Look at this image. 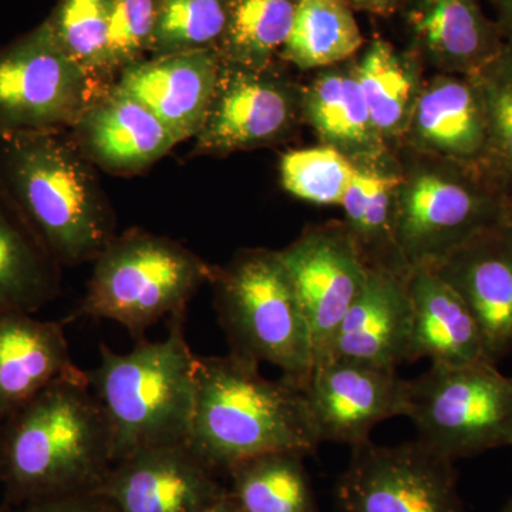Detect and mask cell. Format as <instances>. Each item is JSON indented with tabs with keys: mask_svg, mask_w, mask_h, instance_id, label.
Masks as SVG:
<instances>
[{
	"mask_svg": "<svg viewBox=\"0 0 512 512\" xmlns=\"http://www.w3.org/2000/svg\"><path fill=\"white\" fill-rule=\"evenodd\" d=\"M0 508L96 493L116 463L114 431L87 372L64 377L3 420Z\"/></svg>",
	"mask_w": 512,
	"mask_h": 512,
	"instance_id": "obj_1",
	"label": "cell"
},
{
	"mask_svg": "<svg viewBox=\"0 0 512 512\" xmlns=\"http://www.w3.org/2000/svg\"><path fill=\"white\" fill-rule=\"evenodd\" d=\"M0 195L62 268L93 264L119 235L96 167L67 131L0 134Z\"/></svg>",
	"mask_w": 512,
	"mask_h": 512,
	"instance_id": "obj_2",
	"label": "cell"
},
{
	"mask_svg": "<svg viewBox=\"0 0 512 512\" xmlns=\"http://www.w3.org/2000/svg\"><path fill=\"white\" fill-rule=\"evenodd\" d=\"M188 444L220 473L278 450L315 453L318 434L301 387L269 380L258 363L227 353L198 356Z\"/></svg>",
	"mask_w": 512,
	"mask_h": 512,
	"instance_id": "obj_3",
	"label": "cell"
},
{
	"mask_svg": "<svg viewBox=\"0 0 512 512\" xmlns=\"http://www.w3.org/2000/svg\"><path fill=\"white\" fill-rule=\"evenodd\" d=\"M185 316L170 320L163 340H141L119 353L100 343L87 372L114 431L116 461L144 448L188 443L197 390L198 356L185 338Z\"/></svg>",
	"mask_w": 512,
	"mask_h": 512,
	"instance_id": "obj_4",
	"label": "cell"
},
{
	"mask_svg": "<svg viewBox=\"0 0 512 512\" xmlns=\"http://www.w3.org/2000/svg\"><path fill=\"white\" fill-rule=\"evenodd\" d=\"M396 153V241L409 272L436 268L471 238L510 217V194L481 165L406 147Z\"/></svg>",
	"mask_w": 512,
	"mask_h": 512,
	"instance_id": "obj_5",
	"label": "cell"
},
{
	"mask_svg": "<svg viewBox=\"0 0 512 512\" xmlns=\"http://www.w3.org/2000/svg\"><path fill=\"white\" fill-rule=\"evenodd\" d=\"M210 285L229 353L278 367L303 390L315 365L312 333L278 251L242 249Z\"/></svg>",
	"mask_w": 512,
	"mask_h": 512,
	"instance_id": "obj_6",
	"label": "cell"
},
{
	"mask_svg": "<svg viewBox=\"0 0 512 512\" xmlns=\"http://www.w3.org/2000/svg\"><path fill=\"white\" fill-rule=\"evenodd\" d=\"M215 268L174 239L130 229L93 262V274L73 318L106 319L136 342L151 326L187 313Z\"/></svg>",
	"mask_w": 512,
	"mask_h": 512,
	"instance_id": "obj_7",
	"label": "cell"
},
{
	"mask_svg": "<svg viewBox=\"0 0 512 512\" xmlns=\"http://www.w3.org/2000/svg\"><path fill=\"white\" fill-rule=\"evenodd\" d=\"M403 416L416 426L417 440L454 463L512 446V376L488 360L431 365L406 380Z\"/></svg>",
	"mask_w": 512,
	"mask_h": 512,
	"instance_id": "obj_8",
	"label": "cell"
},
{
	"mask_svg": "<svg viewBox=\"0 0 512 512\" xmlns=\"http://www.w3.org/2000/svg\"><path fill=\"white\" fill-rule=\"evenodd\" d=\"M113 84L67 56L45 20L0 49V134L67 131Z\"/></svg>",
	"mask_w": 512,
	"mask_h": 512,
	"instance_id": "obj_9",
	"label": "cell"
},
{
	"mask_svg": "<svg viewBox=\"0 0 512 512\" xmlns=\"http://www.w3.org/2000/svg\"><path fill=\"white\" fill-rule=\"evenodd\" d=\"M335 497L340 512H466L454 461L420 440L352 447Z\"/></svg>",
	"mask_w": 512,
	"mask_h": 512,
	"instance_id": "obj_10",
	"label": "cell"
},
{
	"mask_svg": "<svg viewBox=\"0 0 512 512\" xmlns=\"http://www.w3.org/2000/svg\"><path fill=\"white\" fill-rule=\"evenodd\" d=\"M303 123V86L278 63L245 67L221 60L194 156H228L282 143Z\"/></svg>",
	"mask_w": 512,
	"mask_h": 512,
	"instance_id": "obj_11",
	"label": "cell"
},
{
	"mask_svg": "<svg viewBox=\"0 0 512 512\" xmlns=\"http://www.w3.org/2000/svg\"><path fill=\"white\" fill-rule=\"evenodd\" d=\"M278 254L308 319L318 365L328 356L340 322L362 291L369 266L343 222L308 227Z\"/></svg>",
	"mask_w": 512,
	"mask_h": 512,
	"instance_id": "obj_12",
	"label": "cell"
},
{
	"mask_svg": "<svg viewBox=\"0 0 512 512\" xmlns=\"http://www.w3.org/2000/svg\"><path fill=\"white\" fill-rule=\"evenodd\" d=\"M303 392L320 444L356 447L377 424L403 416L406 380L397 370L330 359L313 366Z\"/></svg>",
	"mask_w": 512,
	"mask_h": 512,
	"instance_id": "obj_13",
	"label": "cell"
},
{
	"mask_svg": "<svg viewBox=\"0 0 512 512\" xmlns=\"http://www.w3.org/2000/svg\"><path fill=\"white\" fill-rule=\"evenodd\" d=\"M220 474L188 443L144 448L116 461L97 493L120 512H202L229 494Z\"/></svg>",
	"mask_w": 512,
	"mask_h": 512,
	"instance_id": "obj_14",
	"label": "cell"
},
{
	"mask_svg": "<svg viewBox=\"0 0 512 512\" xmlns=\"http://www.w3.org/2000/svg\"><path fill=\"white\" fill-rule=\"evenodd\" d=\"M461 296L497 365L512 353V217L485 229L433 268Z\"/></svg>",
	"mask_w": 512,
	"mask_h": 512,
	"instance_id": "obj_15",
	"label": "cell"
},
{
	"mask_svg": "<svg viewBox=\"0 0 512 512\" xmlns=\"http://www.w3.org/2000/svg\"><path fill=\"white\" fill-rule=\"evenodd\" d=\"M396 16L407 49L434 73L473 76L505 43L481 0H404Z\"/></svg>",
	"mask_w": 512,
	"mask_h": 512,
	"instance_id": "obj_16",
	"label": "cell"
},
{
	"mask_svg": "<svg viewBox=\"0 0 512 512\" xmlns=\"http://www.w3.org/2000/svg\"><path fill=\"white\" fill-rule=\"evenodd\" d=\"M67 134L94 167L114 175L143 173L180 143L146 106L114 84Z\"/></svg>",
	"mask_w": 512,
	"mask_h": 512,
	"instance_id": "obj_17",
	"label": "cell"
},
{
	"mask_svg": "<svg viewBox=\"0 0 512 512\" xmlns=\"http://www.w3.org/2000/svg\"><path fill=\"white\" fill-rule=\"evenodd\" d=\"M220 69L217 50L146 57L121 70L114 86L140 101L183 143L200 133Z\"/></svg>",
	"mask_w": 512,
	"mask_h": 512,
	"instance_id": "obj_18",
	"label": "cell"
},
{
	"mask_svg": "<svg viewBox=\"0 0 512 512\" xmlns=\"http://www.w3.org/2000/svg\"><path fill=\"white\" fill-rule=\"evenodd\" d=\"M407 278L369 268L365 285L340 322L323 362L355 360L390 370L409 362L412 301Z\"/></svg>",
	"mask_w": 512,
	"mask_h": 512,
	"instance_id": "obj_19",
	"label": "cell"
},
{
	"mask_svg": "<svg viewBox=\"0 0 512 512\" xmlns=\"http://www.w3.org/2000/svg\"><path fill=\"white\" fill-rule=\"evenodd\" d=\"M400 147L481 165L487 147V120L476 80L446 73L426 77Z\"/></svg>",
	"mask_w": 512,
	"mask_h": 512,
	"instance_id": "obj_20",
	"label": "cell"
},
{
	"mask_svg": "<svg viewBox=\"0 0 512 512\" xmlns=\"http://www.w3.org/2000/svg\"><path fill=\"white\" fill-rule=\"evenodd\" d=\"M303 123L322 146L335 148L356 165L384 164L396 157L370 117L357 80L356 57L316 70L303 86Z\"/></svg>",
	"mask_w": 512,
	"mask_h": 512,
	"instance_id": "obj_21",
	"label": "cell"
},
{
	"mask_svg": "<svg viewBox=\"0 0 512 512\" xmlns=\"http://www.w3.org/2000/svg\"><path fill=\"white\" fill-rule=\"evenodd\" d=\"M83 373L74 363L64 322L0 311V420L56 380Z\"/></svg>",
	"mask_w": 512,
	"mask_h": 512,
	"instance_id": "obj_22",
	"label": "cell"
},
{
	"mask_svg": "<svg viewBox=\"0 0 512 512\" xmlns=\"http://www.w3.org/2000/svg\"><path fill=\"white\" fill-rule=\"evenodd\" d=\"M407 285L412 301L410 363L429 359L431 365L461 366L488 360L470 309L433 268L412 269Z\"/></svg>",
	"mask_w": 512,
	"mask_h": 512,
	"instance_id": "obj_23",
	"label": "cell"
},
{
	"mask_svg": "<svg viewBox=\"0 0 512 512\" xmlns=\"http://www.w3.org/2000/svg\"><path fill=\"white\" fill-rule=\"evenodd\" d=\"M356 74L376 130L396 151L426 80L423 63L407 47L373 37L356 56Z\"/></svg>",
	"mask_w": 512,
	"mask_h": 512,
	"instance_id": "obj_24",
	"label": "cell"
},
{
	"mask_svg": "<svg viewBox=\"0 0 512 512\" xmlns=\"http://www.w3.org/2000/svg\"><path fill=\"white\" fill-rule=\"evenodd\" d=\"M399 184L397 153L389 163L357 165L340 207L345 212L342 222L369 268L409 275L396 241Z\"/></svg>",
	"mask_w": 512,
	"mask_h": 512,
	"instance_id": "obj_25",
	"label": "cell"
},
{
	"mask_svg": "<svg viewBox=\"0 0 512 512\" xmlns=\"http://www.w3.org/2000/svg\"><path fill=\"white\" fill-rule=\"evenodd\" d=\"M62 291V266L0 195V311L35 313Z\"/></svg>",
	"mask_w": 512,
	"mask_h": 512,
	"instance_id": "obj_26",
	"label": "cell"
},
{
	"mask_svg": "<svg viewBox=\"0 0 512 512\" xmlns=\"http://www.w3.org/2000/svg\"><path fill=\"white\" fill-rule=\"evenodd\" d=\"M306 453L278 450L229 467V495L242 512H320Z\"/></svg>",
	"mask_w": 512,
	"mask_h": 512,
	"instance_id": "obj_27",
	"label": "cell"
},
{
	"mask_svg": "<svg viewBox=\"0 0 512 512\" xmlns=\"http://www.w3.org/2000/svg\"><path fill=\"white\" fill-rule=\"evenodd\" d=\"M365 37L346 0H298L279 59L299 70H320L359 55Z\"/></svg>",
	"mask_w": 512,
	"mask_h": 512,
	"instance_id": "obj_28",
	"label": "cell"
},
{
	"mask_svg": "<svg viewBox=\"0 0 512 512\" xmlns=\"http://www.w3.org/2000/svg\"><path fill=\"white\" fill-rule=\"evenodd\" d=\"M298 0H232L217 53L222 62L245 67L276 63L284 49Z\"/></svg>",
	"mask_w": 512,
	"mask_h": 512,
	"instance_id": "obj_29",
	"label": "cell"
},
{
	"mask_svg": "<svg viewBox=\"0 0 512 512\" xmlns=\"http://www.w3.org/2000/svg\"><path fill=\"white\" fill-rule=\"evenodd\" d=\"M483 96L487 147L481 167L512 195V45L473 74Z\"/></svg>",
	"mask_w": 512,
	"mask_h": 512,
	"instance_id": "obj_30",
	"label": "cell"
},
{
	"mask_svg": "<svg viewBox=\"0 0 512 512\" xmlns=\"http://www.w3.org/2000/svg\"><path fill=\"white\" fill-rule=\"evenodd\" d=\"M232 0H160L148 57L217 50Z\"/></svg>",
	"mask_w": 512,
	"mask_h": 512,
	"instance_id": "obj_31",
	"label": "cell"
},
{
	"mask_svg": "<svg viewBox=\"0 0 512 512\" xmlns=\"http://www.w3.org/2000/svg\"><path fill=\"white\" fill-rule=\"evenodd\" d=\"M111 0H59L47 25L60 47L87 73L114 83L107 74Z\"/></svg>",
	"mask_w": 512,
	"mask_h": 512,
	"instance_id": "obj_32",
	"label": "cell"
},
{
	"mask_svg": "<svg viewBox=\"0 0 512 512\" xmlns=\"http://www.w3.org/2000/svg\"><path fill=\"white\" fill-rule=\"evenodd\" d=\"M357 165L335 148L293 150L281 158L282 187L292 197L323 207L342 204Z\"/></svg>",
	"mask_w": 512,
	"mask_h": 512,
	"instance_id": "obj_33",
	"label": "cell"
},
{
	"mask_svg": "<svg viewBox=\"0 0 512 512\" xmlns=\"http://www.w3.org/2000/svg\"><path fill=\"white\" fill-rule=\"evenodd\" d=\"M158 10L160 0H111L107 74L113 82L121 70L148 57Z\"/></svg>",
	"mask_w": 512,
	"mask_h": 512,
	"instance_id": "obj_34",
	"label": "cell"
},
{
	"mask_svg": "<svg viewBox=\"0 0 512 512\" xmlns=\"http://www.w3.org/2000/svg\"><path fill=\"white\" fill-rule=\"evenodd\" d=\"M0 512H120L111 498L101 493L64 495L19 505L0 508Z\"/></svg>",
	"mask_w": 512,
	"mask_h": 512,
	"instance_id": "obj_35",
	"label": "cell"
},
{
	"mask_svg": "<svg viewBox=\"0 0 512 512\" xmlns=\"http://www.w3.org/2000/svg\"><path fill=\"white\" fill-rule=\"evenodd\" d=\"M350 8L357 12L370 13L380 18H392L396 16L404 3V0H346Z\"/></svg>",
	"mask_w": 512,
	"mask_h": 512,
	"instance_id": "obj_36",
	"label": "cell"
},
{
	"mask_svg": "<svg viewBox=\"0 0 512 512\" xmlns=\"http://www.w3.org/2000/svg\"><path fill=\"white\" fill-rule=\"evenodd\" d=\"M494 9V22L505 43L512 45V0H488Z\"/></svg>",
	"mask_w": 512,
	"mask_h": 512,
	"instance_id": "obj_37",
	"label": "cell"
},
{
	"mask_svg": "<svg viewBox=\"0 0 512 512\" xmlns=\"http://www.w3.org/2000/svg\"><path fill=\"white\" fill-rule=\"evenodd\" d=\"M202 512H242V510L238 507V504L232 500L231 495L228 494L227 497L222 498L218 503L212 504L211 507H208L207 510Z\"/></svg>",
	"mask_w": 512,
	"mask_h": 512,
	"instance_id": "obj_38",
	"label": "cell"
},
{
	"mask_svg": "<svg viewBox=\"0 0 512 512\" xmlns=\"http://www.w3.org/2000/svg\"><path fill=\"white\" fill-rule=\"evenodd\" d=\"M2 427H3V421L0 420V493H2V480H3Z\"/></svg>",
	"mask_w": 512,
	"mask_h": 512,
	"instance_id": "obj_39",
	"label": "cell"
},
{
	"mask_svg": "<svg viewBox=\"0 0 512 512\" xmlns=\"http://www.w3.org/2000/svg\"><path fill=\"white\" fill-rule=\"evenodd\" d=\"M503 512H512V498H511V500L507 501V504H505V507L503 508Z\"/></svg>",
	"mask_w": 512,
	"mask_h": 512,
	"instance_id": "obj_40",
	"label": "cell"
},
{
	"mask_svg": "<svg viewBox=\"0 0 512 512\" xmlns=\"http://www.w3.org/2000/svg\"><path fill=\"white\" fill-rule=\"evenodd\" d=\"M510 212H511V217H512V195L510 197Z\"/></svg>",
	"mask_w": 512,
	"mask_h": 512,
	"instance_id": "obj_41",
	"label": "cell"
}]
</instances>
